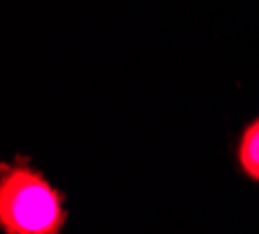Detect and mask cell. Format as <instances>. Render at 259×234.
<instances>
[{"label": "cell", "mask_w": 259, "mask_h": 234, "mask_svg": "<svg viewBox=\"0 0 259 234\" xmlns=\"http://www.w3.org/2000/svg\"><path fill=\"white\" fill-rule=\"evenodd\" d=\"M68 220L63 194L24 159L3 164L0 227L5 234H61Z\"/></svg>", "instance_id": "obj_1"}, {"label": "cell", "mask_w": 259, "mask_h": 234, "mask_svg": "<svg viewBox=\"0 0 259 234\" xmlns=\"http://www.w3.org/2000/svg\"><path fill=\"white\" fill-rule=\"evenodd\" d=\"M236 159L243 174L259 183V117L243 129L238 148H236Z\"/></svg>", "instance_id": "obj_2"}]
</instances>
